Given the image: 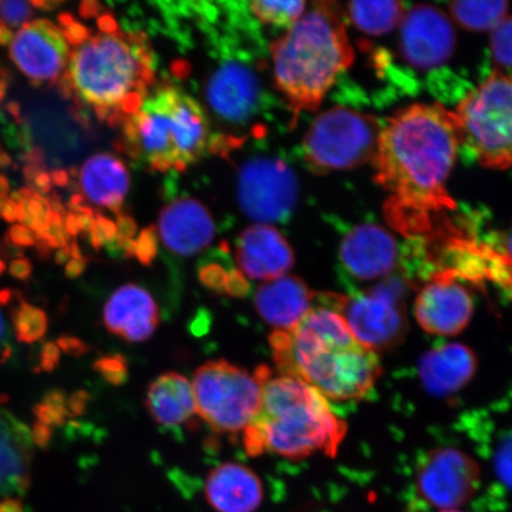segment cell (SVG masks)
<instances>
[{"label":"cell","mask_w":512,"mask_h":512,"mask_svg":"<svg viewBox=\"0 0 512 512\" xmlns=\"http://www.w3.org/2000/svg\"><path fill=\"white\" fill-rule=\"evenodd\" d=\"M5 334H6V328H5L4 320H3L2 315H0V344H2V345L4 344L2 342H8V341H4Z\"/></svg>","instance_id":"obj_54"},{"label":"cell","mask_w":512,"mask_h":512,"mask_svg":"<svg viewBox=\"0 0 512 512\" xmlns=\"http://www.w3.org/2000/svg\"><path fill=\"white\" fill-rule=\"evenodd\" d=\"M95 18L98 32L74 47L60 88L101 123L121 126L155 88L156 59L144 32L121 28L104 8Z\"/></svg>","instance_id":"obj_2"},{"label":"cell","mask_w":512,"mask_h":512,"mask_svg":"<svg viewBox=\"0 0 512 512\" xmlns=\"http://www.w3.org/2000/svg\"><path fill=\"white\" fill-rule=\"evenodd\" d=\"M10 191V185L5 177H0V201L6 200Z\"/></svg>","instance_id":"obj_52"},{"label":"cell","mask_w":512,"mask_h":512,"mask_svg":"<svg viewBox=\"0 0 512 512\" xmlns=\"http://www.w3.org/2000/svg\"><path fill=\"white\" fill-rule=\"evenodd\" d=\"M35 187L38 191L41 192V194H49L51 191V177L47 174V172H41V174H38L34 179Z\"/></svg>","instance_id":"obj_46"},{"label":"cell","mask_w":512,"mask_h":512,"mask_svg":"<svg viewBox=\"0 0 512 512\" xmlns=\"http://www.w3.org/2000/svg\"><path fill=\"white\" fill-rule=\"evenodd\" d=\"M507 2H453L451 15L460 27L473 31H494L508 17Z\"/></svg>","instance_id":"obj_27"},{"label":"cell","mask_w":512,"mask_h":512,"mask_svg":"<svg viewBox=\"0 0 512 512\" xmlns=\"http://www.w3.org/2000/svg\"><path fill=\"white\" fill-rule=\"evenodd\" d=\"M12 326L19 342L32 344L46 336L48 316L40 307L31 305L22 298L11 313Z\"/></svg>","instance_id":"obj_28"},{"label":"cell","mask_w":512,"mask_h":512,"mask_svg":"<svg viewBox=\"0 0 512 512\" xmlns=\"http://www.w3.org/2000/svg\"><path fill=\"white\" fill-rule=\"evenodd\" d=\"M383 125L373 115L334 107L318 115L303 140V155L318 174L358 168L373 162Z\"/></svg>","instance_id":"obj_8"},{"label":"cell","mask_w":512,"mask_h":512,"mask_svg":"<svg viewBox=\"0 0 512 512\" xmlns=\"http://www.w3.org/2000/svg\"><path fill=\"white\" fill-rule=\"evenodd\" d=\"M204 497L216 512H256L264 503L265 489L249 467L224 463L209 472Z\"/></svg>","instance_id":"obj_22"},{"label":"cell","mask_w":512,"mask_h":512,"mask_svg":"<svg viewBox=\"0 0 512 512\" xmlns=\"http://www.w3.org/2000/svg\"><path fill=\"white\" fill-rule=\"evenodd\" d=\"M495 469L499 478L512 490V433L498 444L495 454Z\"/></svg>","instance_id":"obj_33"},{"label":"cell","mask_w":512,"mask_h":512,"mask_svg":"<svg viewBox=\"0 0 512 512\" xmlns=\"http://www.w3.org/2000/svg\"><path fill=\"white\" fill-rule=\"evenodd\" d=\"M121 127V149L153 171L187 170L213 146L214 133L200 102L171 85L153 88Z\"/></svg>","instance_id":"obj_6"},{"label":"cell","mask_w":512,"mask_h":512,"mask_svg":"<svg viewBox=\"0 0 512 512\" xmlns=\"http://www.w3.org/2000/svg\"><path fill=\"white\" fill-rule=\"evenodd\" d=\"M86 260L85 259H73L72 261H69L66 266V273L67 278L69 279H75L80 277V275L85 272L86 270Z\"/></svg>","instance_id":"obj_43"},{"label":"cell","mask_w":512,"mask_h":512,"mask_svg":"<svg viewBox=\"0 0 512 512\" xmlns=\"http://www.w3.org/2000/svg\"><path fill=\"white\" fill-rule=\"evenodd\" d=\"M456 115L462 144L485 168L512 166V75L496 70L460 101Z\"/></svg>","instance_id":"obj_7"},{"label":"cell","mask_w":512,"mask_h":512,"mask_svg":"<svg viewBox=\"0 0 512 512\" xmlns=\"http://www.w3.org/2000/svg\"><path fill=\"white\" fill-rule=\"evenodd\" d=\"M57 347L74 357L85 355L88 352V345L81 341L80 338L74 336H60L57 338Z\"/></svg>","instance_id":"obj_38"},{"label":"cell","mask_w":512,"mask_h":512,"mask_svg":"<svg viewBox=\"0 0 512 512\" xmlns=\"http://www.w3.org/2000/svg\"><path fill=\"white\" fill-rule=\"evenodd\" d=\"M492 57L499 67L512 69V17H507L492 31Z\"/></svg>","instance_id":"obj_30"},{"label":"cell","mask_w":512,"mask_h":512,"mask_svg":"<svg viewBox=\"0 0 512 512\" xmlns=\"http://www.w3.org/2000/svg\"><path fill=\"white\" fill-rule=\"evenodd\" d=\"M67 393L59 388L48 389L42 396L43 405L57 409V411L68 412ZM70 415V414H69Z\"/></svg>","instance_id":"obj_40"},{"label":"cell","mask_w":512,"mask_h":512,"mask_svg":"<svg viewBox=\"0 0 512 512\" xmlns=\"http://www.w3.org/2000/svg\"><path fill=\"white\" fill-rule=\"evenodd\" d=\"M298 182L283 160L259 156L249 159L239 172L240 208L256 224L284 222L298 200Z\"/></svg>","instance_id":"obj_11"},{"label":"cell","mask_w":512,"mask_h":512,"mask_svg":"<svg viewBox=\"0 0 512 512\" xmlns=\"http://www.w3.org/2000/svg\"><path fill=\"white\" fill-rule=\"evenodd\" d=\"M347 433L328 400L298 377L273 375L262 383L261 411L245 430L249 456L271 452L300 460L323 452L336 456Z\"/></svg>","instance_id":"obj_5"},{"label":"cell","mask_w":512,"mask_h":512,"mask_svg":"<svg viewBox=\"0 0 512 512\" xmlns=\"http://www.w3.org/2000/svg\"><path fill=\"white\" fill-rule=\"evenodd\" d=\"M34 271L31 261L27 258H19L11 262L9 273L12 278L27 281Z\"/></svg>","instance_id":"obj_42"},{"label":"cell","mask_w":512,"mask_h":512,"mask_svg":"<svg viewBox=\"0 0 512 512\" xmlns=\"http://www.w3.org/2000/svg\"><path fill=\"white\" fill-rule=\"evenodd\" d=\"M456 47V32L440 9L416 5L402 18L400 51L403 59L419 70L443 66Z\"/></svg>","instance_id":"obj_15"},{"label":"cell","mask_w":512,"mask_h":512,"mask_svg":"<svg viewBox=\"0 0 512 512\" xmlns=\"http://www.w3.org/2000/svg\"><path fill=\"white\" fill-rule=\"evenodd\" d=\"M17 296V292L12 291L11 288H3L0 290V305L8 306L12 303Z\"/></svg>","instance_id":"obj_48"},{"label":"cell","mask_w":512,"mask_h":512,"mask_svg":"<svg viewBox=\"0 0 512 512\" xmlns=\"http://www.w3.org/2000/svg\"><path fill=\"white\" fill-rule=\"evenodd\" d=\"M12 40H14V32L3 23H0V44L4 47H8Z\"/></svg>","instance_id":"obj_47"},{"label":"cell","mask_w":512,"mask_h":512,"mask_svg":"<svg viewBox=\"0 0 512 512\" xmlns=\"http://www.w3.org/2000/svg\"><path fill=\"white\" fill-rule=\"evenodd\" d=\"M224 292L233 297H245L249 292V284L245 275L240 271H230Z\"/></svg>","instance_id":"obj_37"},{"label":"cell","mask_w":512,"mask_h":512,"mask_svg":"<svg viewBox=\"0 0 512 512\" xmlns=\"http://www.w3.org/2000/svg\"><path fill=\"white\" fill-rule=\"evenodd\" d=\"M3 204H4V202H3V201H0V211H2Z\"/></svg>","instance_id":"obj_57"},{"label":"cell","mask_w":512,"mask_h":512,"mask_svg":"<svg viewBox=\"0 0 512 512\" xmlns=\"http://www.w3.org/2000/svg\"><path fill=\"white\" fill-rule=\"evenodd\" d=\"M9 239L11 246L17 248L31 247L37 243L36 234L30 228L23 226V224H16V226L10 228Z\"/></svg>","instance_id":"obj_36"},{"label":"cell","mask_w":512,"mask_h":512,"mask_svg":"<svg viewBox=\"0 0 512 512\" xmlns=\"http://www.w3.org/2000/svg\"><path fill=\"white\" fill-rule=\"evenodd\" d=\"M348 15L355 27L366 34H388L402 22L405 9L400 2H352Z\"/></svg>","instance_id":"obj_26"},{"label":"cell","mask_w":512,"mask_h":512,"mask_svg":"<svg viewBox=\"0 0 512 512\" xmlns=\"http://www.w3.org/2000/svg\"><path fill=\"white\" fill-rule=\"evenodd\" d=\"M480 477L475 459L456 448H437L422 458L415 484L419 496L431 507L458 510L476 495Z\"/></svg>","instance_id":"obj_13"},{"label":"cell","mask_w":512,"mask_h":512,"mask_svg":"<svg viewBox=\"0 0 512 512\" xmlns=\"http://www.w3.org/2000/svg\"><path fill=\"white\" fill-rule=\"evenodd\" d=\"M89 396L85 390H78L69 396L67 408L70 416H78L86 413Z\"/></svg>","instance_id":"obj_41"},{"label":"cell","mask_w":512,"mask_h":512,"mask_svg":"<svg viewBox=\"0 0 512 512\" xmlns=\"http://www.w3.org/2000/svg\"><path fill=\"white\" fill-rule=\"evenodd\" d=\"M106 329L127 342H145L159 324V309L151 294L136 284L118 288L104 309Z\"/></svg>","instance_id":"obj_21"},{"label":"cell","mask_w":512,"mask_h":512,"mask_svg":"<svg viewBox=\"0 0 512 512\" xmlns=\"http://www.w3.org/2000/svg\"><path fill=\"white\" fill-rule=\"evenodd\" d=\"M94 369L108 383L119 386L124 383L127 377V367L123 356L110 355L99 358L94 363Z\"/></svg>","instance_id":"obj_32"},{"label":"cell","mask_w":512,"mask_h":512,"mask_svg":"<svg viewBox=\"0 0 512 512\" xmlns=\"http://www.w3.org/2000/svg\"><path fill=\"white\" fill-rule=\"evenodd\" d=\"M414 310L416 320L428 334L454 336L469 325L473 299L458 283L456 274L446 271L421 288Z\"/></svg>","instance_id":"obj_16"},{"label":"cell","mask_w":512,"mask_h":512,"mask_svg":"<svg viewBox=\"0 0 512 512\" xmlns=\"http://www.w3.org/2000/svg\"><path fill=\"white\" fill-rule=\"evenodd\" d=\"M70 246L61 248L59 252L55 255V262L57 265H64L67 264V261L70 258Z\"/></svg>","instance_id":"obj_50"},{"label":"cell","mask_w":512,"mask_h":512,"mask_svg":"<svg viewBox=\"0 0 512 512\" xmlns=\"http://www.w3.org/2000/svg\"><path fill=\"white\" fill-rule=\"evenodd\" d=\"M131 178L123 160L112 153H96L89 157L79 172V194L83 202L110 211L117 217L123 214Z\"/></svg>","instance_id":"obj_23"},{"label":"cell","mask_w":512,"mask_h":512,"mask_svg":"<svg viewBox=\"0 0 512 512\" xmlns=\"http://www.w3.org/2000/svg\"><path fill=\"white\" fill-rule=\"evenodd\" d=\"M51 182H53L57 187H64L68 183V174L66 171H55L50 175Z\"/></svg>","instance_id":"obj_49"},{"label":"cell","mask_w":512,"mask_h":512,"mask_svg":"<svg viewBox=\"0 0 512 512\" xmlns=\"http://www.w3.org/2000/svg\"><path fill=\"white\" fill-rule=\"evenodd\" d=\"M57 364L53 361L46 360V358H41L40 367H38V371H46V373H53Z\"/></svg>","instance_id":"obj_51"},{"label":"cell","mask_w":512,"mask_h":512,"mask_svg":"<svg viewBox=\"0 0 512 512\" xmlns=\"http://www.w3.org/2000/svg\"><path fill=\"white\" fill-rule=\"evenodd\" d=\"M159 238L170 252L194 256L211 245L216 226L208 209L194 198H177L166 206L158 222Z\"/></svg>","instance_id":"obj_18"},{"label":"cell","mask_w":512,"mask_h":512,"mask_svg":"<svg viewBox=\"0 0 512 512\" xmlns=\"http://www.w3.org/2000/svg\"><path fill=\"white\" fill-rule=\"evenodd\" d=\"M10 56L32 85L59 81L67 67L70 51L63 30L48 19H36L17 31Z\"/></svg>","instance_id":"obj_14"},{"label":"cell","mask_w":512,"mask_h":512,"mask_svg":"<svg viewBox=\"0 0 512 512\" xmlns=\"http://www.w3.org/2000/svg\"><path fill=\"white\" fill-rule=\"evenodd\" d=\"M203 93L211 113L229 130L222 152L239 149L234 133H247L255 138L265 136V128L256 121L266 105L258 63L252 64L240 54L221 57L208 75Z\"/></svg>","instance_id":"obj_9"},{"label":"cell","mask_w":512,"mask_h":512,"mask_svg":"<svg viewBox=\"0 0 512 512\" xmlns=\"http://www.w3.org/2000/svg\"><path fill=\"white\" fill-rule=\"evenodd\" d=\"M31 438L32 443H35L40 450L46 451L50 446L51 439H53V430L42 422L36 421L32 425Z\"/></svg>","instance_id":"obj_39"},{"label":"cell","mask_w":512,"mask_h":512,"mask_svg":"<svg viewBox=\"0 0 512 512\" xmlns=\"http://www.w3.org/2000/svg\"><path fill=\"white\" fill-rule=\"evenodd\" d=\"M41 358H46V360L59 364L61 358L60 348L53 342L44 343L41 348Z\"/></svg>","instance_id":"obj_44"},{"label":"cell","mask_w":512,"mask_h":512,"mask_svg":"<svg viewBox=\"0 0 512 512\" xmlns=\"http://www.w3.org/2000/svg\"><path fill=\"white\" fill-rule=\"evenodd\" d=\"M249 12L256 21L275 28H291L305 14L304 2H252Z\"/></svg>","instance_id":"obj_29"},{"label":"cell","mask_w":512,"mask_h":512,"mask_svg":"<svg viewBox=\"0 0 512 512\" xmlns=\"http://www.w3.org/2000/svg\"><path fill=\"white\" fill-rule=\"evenodd\" d=\"M316 294L294 275L267 281L255 293L256 312L275 331L291 332L315 309Z\"/></svg>","instance_id":"obj_20"},{"label":"cell","mask_w":512,"mask_h":512,"mask_svg":"<svg viewBox=\"0 0 512 512\" xmlns=\"http://www.w3.org/2000/svg\"><path fill=\"white\" fill-rule=\"evenodd\" d=\"M229 272L223 270L222 267L217 265H208L202 268L200 278L204 285H207L211 290L224 291L226 287Z\"/></svg>","instance_id":"obj_34"},{"label":"cell","mask_w":512,"mask_h":512,"mask_svg":"<svg viewBox=\"0 0 512 512\" xmlns=\"http://www.w3.org/2000/svg\"><path fill=\"white\" fill-rule=\"evenodd\" d=\"M18 211V204L9 200L3 204V208L2 211H0V214H2L6 221L15 222L18 220Z\"/></svg>","instance_id":"obj_45"},{"label":"cell","mask_w":512,"mask_h":512,"mask_svg":"<svg viewBox=\"0 0 512 512\" xmlns=\"http://www.w3.org/2000/svg\"><path fill=\"white\" fill-rule=\"evenodd\" d=\"M146 407L163 427H177L197 415L194 388L187 377L166 373L151 383L146 395Z\"/></svg>","instance_id":"obj_25"},{"label":"cell","mask_w":512,"mask_h":512,"mask_svg":"<svg viewBox=\"0 0 512 512\" xmlns=\"http://www.w3.org/2000/svg\"><path fill=\"white\" fill-rule=\"evenodd\" d=\"M236 262L246 278L272 281L284 277L294 264L290 243L270 224H254L240 234Z\"/></svg>","instance_id":"obj_17"},{"label":"cell","mask_w":512,"mask_h":512,"mask_svg":"<svg viewBox=\"0 0 512 512\" xmlns=\"http://www.w3.org/2000/svg\"><path fill=\"white\" fill-rule=\"evenodd\" d=\"M275 89L296 124L316 111L339 75L355 60L347 23L338 4L320 2L270 47Z\"/></svg>","instance_id":"obj_4"},{"label":"cell","mask_w":512,"mask_h":512,"mask_svg":"<svg viewBox=\"0 0 512 512\" xmlns=\"http://www.w3.org/2000/svg\"><path fill=\"white\" fill-rule=\"evenodd\" d=\"M460 145L456 115L441 105L415 104L389 119L373 164L374 179L387 192L390 226L420 236L456 210L446 183Z\"/></svg>","instance_id":"obj_1"},{"label":"cell","mask_w":512,"mask_h":512,"mask_svg":"<svg viewBox=\"0 0 512 512\" xmlns=\"http://www.w3.org/2000/svg\"><path fill=\"white\" fill-rule=\"evenodd\" d=\"M34 6L28 2H0V23L16 29L34 16Z\"/></svg>","instance_id":"obj_31"},{"label":"cell","mask_w":512,"mask_h":512,"mask_svg":"<svg viewBox=\"0 0 512 512\" xmlns=\"http://www.w3.org/2000/svg\"><path fill=\"white\" fill-rule=\"evenodd\" d=\"M476 357L462 344H447L431 350L420 362V379L428 392L451 395L462 389L475 375Z\"/></svg>","instance_id":"obj_24"},{"label":"cell","mask_w":512,"mask_h":512,"mask_svg":"<svg viewBox=\"0 0 512 512\" xmlns=\"http://www.w3.org/2000/svg\"><path fill=\"white\" fill-rule=\"evenodd\" d=\"M398 258V243L377 224H361L342 241V264L357 279L374 280L392 273Z\"/></svg>","instance_id":"obj_19"},{"label":"cell","mask_w":512,"mask_h":512,"mask_svg":"<svg viewBox=\"0 0 512 512\" xmlns=\"http://www.w3.org/2000/svg\"><path fill=\"white\" fill-rule=\"evenodd\" d=\"M505 248H507V256H505V258H507L510 261V264L512 265V232L508 236L507 247Z\"/></svg>","instance_id":"obj_53"},{"label":"cell","mask_w":512,"mask_h":512,"mask_svg":"<svg viewBox=\"0 0 512 512\" xmlns=\"http://www.w3.org/2000/svg\"><path fill=\"white\" fill-rule=\"evenodd\" d=\"M6 270V266L4 264V261L0 260V275H2Z\"/></svg>","instance_id":"obj_55"},{"label":"cell","mask_w":512,"mask_h":512,"mask_svg":"<svg viewBox=\"0 0 512 512\" xmlns=\"http://www.w3.org/2000/svg\"><path fill=\"white\" fill-rule=\"evenodd\" d=\"M440 512H464L462 510H444V511H440Z\"/></svg>","instance_id":"obj_56"},{"label":"cell","mask_w":512,"mask_h":512,"mask_svg":"<svg viewBox=\"0 0 512 512\" xmlns=\"http://www.w3.org/2000/svg\"><path fill=\"white\" fill-rule=\"evenodd\" d=\"M270 345L281 375L298 377L326 400L361 399L381 375L376 352L329 306L315 307L291 332L274 331Z\"/></svg>","instance_id":"obj_3"},{"label":"cell","mask_w":512,"mask_h":512,"mask_svg":"<svg viewBox=\"0 0 512 512\" xmlns=\"http://www.w3.org/2000/svg\"><path fill=\"white\" fill-rule=\"evenodd\" d=\"M197 415L217 433L245 432L259 415L262 383L248 370L227 361H210L196 370Z\"/></svg>","instance_id":"obj_10"},{"label":"cell","mask_w":512,"mask_h":512,"mask_svg":"<svg viewBox=\"0 0 512 512\" xmlns=\"http://www.w3.org/2000/svg\"><path fill=\"white\" fill-rule=\"evenodd\" d=\"M32 412H34L38 421L49 427H60L67 418H70L69 413L57 411V409L43 405V403H37L32 408Z\"/></svg>","instance_id":"obj_35"},{"label":"cell","mask_w":512,"mask_h":512,"mask_svg":"<svg viewBox=\"0 0 512 512\" xmlns=\"http://www.w3.org/2000/svg\"><path fill=\"white\" fill-rule=\"evenodd\" d=\"M328 304L344 319L358 342L374 352L398 344L406 332V319L389 288H377L355 297L328 296Z\"/></svg>","instance_id":"obj_12"}]
</instances>
